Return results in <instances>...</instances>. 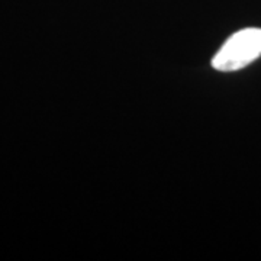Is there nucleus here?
I'll use <instances>...</instances> for the list:
<instances>
[{
	"label": "nucleus",
	"instance_id": "nucleus-1",
	"mask_svg": "<svg viewBox=\"0 0 261 261\" xmlns=\"http://www.w3.org/2000/svg\"><path fill=\"white\" fill-rule=\"evenodd\" d=\"M261 56V28L235 32L215 56L212 65L218 71L241 70Z\"/></svg>",
	"mask_w": 261,
	"mask_h": 261
}]
</instances>
